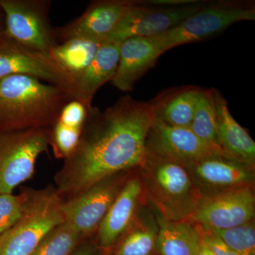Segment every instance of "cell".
I'll list each match as a JSON object with an SVG mask.
<instances>
[{
  "label": "cell",
  "mask_w": 255,
  "mask_h": 255,
  "mask_svg": "<svg viewBox=\"0 0 255 255\" xmlns=\"http://www.w3.org/2000/svg\"><path fill=\"white\" fill-rule=\"evenodd\" d=\"M156 246L161 255H196L201 243L199 231L186 223L159 219Z\"/></svg>",
  "instance_id": "18"
},
{
  "label": "cell",
  "mask_w": 255,
  "mask_h": 255,
  "mask_svg": "<svg viewBox=\"0 0 255 255\" xmlns=\"http://www.w3.org/2000/svg\"><path fill=\"white\" fill-rule=\"evenodd\" d=\"M138 2L136 0L91 1L80 16L63 26H55L54 33L58 44L76 38L106 42L126 15Z\"/></svg>",
  "instance_id": "10"
},
{
  "label": "cell",
  "mask_w": 255,
  "mask_h": 255,
  "mask_svg": "<svg viewBox=\"0 0 255 255\" xmlns=\"http://www.w3.org/2000/svg\"><path fill=\"white\" fill-rule=\"evenodd\" d=\"M205 4L204 1H196L181 6H158L139 1L106 42L122 43L134 37L151 38L158 36L177 26Z\"/></svg>",
  "instance_id": "9"
},
{
  "label": "cell",
  "mask_w": 255,
  "mask_h": 255,
  "mask_svg": "<svg viewBox=\"0 0 255 255\" xmlns=\"http://www.w3.org/2000/svg\"><path fill=\"white\" fill-rule=\"evenodd\" d=\"M187 167L199 182L212 187L228 189L241 187L254 178L253 167L220 156L203 159Z\"/></svg>",
  "instance_id": "16"
},
{
  "label": "cell",
  "mask_w": 255,
  "mask_h": 255,
  "mask_svg": "<svg viewBox=\"0 0 255 255\" xmlns=\"http://www.w3.org/2000/svg\"><path fill=\"white\" fill-rule=\"evenodd\" d=\"M58 191H30L17 222L0 235V255H31L42 240L65 223Z\"/></svg>",
  "instance_id": "3"
},
{
  "label": "cell",
  "mask_w": 255,
  "mask_h": 255,
  "mask_svg": "<svg viewBox=\"0 0 255 255\" xmlns=\"http://www.w3.org/2000/svg\"><path fill=\"white\" fill-rule=\"evenodd\" d=\"M86 107L78 101H70L64 107L58 122L67 127L82 129L86 120Z\"/></svg>",
  "instance_id": "28"
},
{
  "label": "cell",
  "mask_w": 255,
  "mask_h": 255,
  "mask_svg": "<svg viewBox=\"0 0 255 255\" xmlns=\"http://www.w3.org/2000/svg\"><path fill=\"white\" fill-rule=\"evenodd\" d=\"M146 147L147 153L184 167L216 156L230 159L224 151L201 140L189 128L169 125L155 116Z\"/></svg>",
  "instance_id": "7"
},
{
  "label": "cell",
  "mask_w": 255,
  "mask_h": 255,
  "mask_svg": "<svg viewBox=\"0 0 255 255\" xmlns=\"http://www.w3.org/2000/svg\"><path fill=\"white\" fill-rule=\"evenodd\" d=\"M5 31V16L4 11L0 6V41L4 37Z\"/></svg>",
  "instance_id": "30"
},
{
  "label": "cell",
  "mask_w": 255,
  "mask_h": 255,
  "mask_svg": "<svg viewBox=\"0 0 255 255\" xmlns=\"http://www.w3.org/2000/svg\"><path fill=\"white\" fill-rule=\"evenodd\" d=\"M50 0H0L4 37L29 49L49 54L58 45L49 17Z\"/></svg>",
  "instance_id": "6"
},
{
  "label": "cell",
  "mask_w": 255,
  "mask_h": 255,
  "mask_svg": "<svg viewBox=\"0 0 255 255\" xmlns=\"http://www.w3.org/2000/svg\"><path fill=\"white\" fill-rule=\"evenodd\" d=\"M156 241L157 235L152 228L137 230L126 238L114 255H150Z\"/></svg>",
  "instance_id": "25"
},
{
  "label": "cell",
  "mask_w": 255,
  "mask_h": 255,
  "mask_svg": "<svg viewBox=\"0 0 255 255\" xmlns=\"http://www.w3.org/2000/svg\"><path fill=\"white\" fill-rule=\"evenodd\" d=\"M201 239L214 255H237L209 228L203 227Z\"/></svg>",
  "instance_id": "29"
},
{
  "label": "cell",
  "mask_w": 255,
  "mask_h": 255,
  "mask_svg": "<svg viewBox=\"0 0 255 255\" xmlns=\"http://www.w3.org/2000/svg\"><path fill=\"white\" fill-rule=\"evenodd\" d=\"M141 194L140 181L132 179L124 186L100 225L99 243L107 248L117 241L131 221Z\"/></svg>",
  "instance_id": "17"
},
{
  "label": "cell",
  "mask_w": 255,
  "mask_h": 255,
  "mask_svg": "<svg viewBox=\"0 0 255 255\" xmlns=\"http://www.w3.org/2000/svg\"><path fill=\"white\" fill-rule=\"evenodd\" d=\"M163 54L151 38L134 37L121 43L119 61L112 85L124 92H131L137 80Z\"/></svg>",
  "instance_id": "13"
},
{
  "label": "cell",
  "mask_w": 255,
  "mask_h": 255,
  "mask_svg": "<svg viewBox=\"0 0 255 255\" xmlns=\"http://www.w3.org/2000/svg\"><path fill=\"white\" fill-rule=\"evenodd\" d=\"M73 255H92L91 253H90V251H87V250H82V251H80L77 252L76 253L73 254Z\"/></svg>",
  "instance_id": "32"
},
{
  "label": "cell",
  "mask_w": 255,
  "mask_h": 255,
  "mask_svg": "<svg viewBox=\"0 0 255 255\" xmlns=\"http://www.w3.org/2000/svg\"><path fill=\"white\" fill-rule=\"evenodd\" d=\"M255 198L247 186L231 188L207 198L196 210L194 219L204 228L223 230L251 222Z\"/></svg>",
  "instance_id": "12"
},
{
  "label": "cell",
  "mask_w": 255,
  "mask_h": 255,
  "mask_svg": "<svg viewBox=\"0 0 255 255\" xmlns=\"http://www.w3.org/2000/svg\"><path fill=\"white\" fill-rule=\"evenodd\" d=\"M73 101L60 87L24 75L0 79V131L51 128Z\"/></svg>",
  "instance_id": "2"
},
{
  "label": "cell",
  "mask_w": 255,
  "mask_h": 255,
  "mask_svg": "<svg viewBox=\"0 0 255 255\" xmlns=\"http://www.w3.org/2000/svg\"><path fill=\"white\" fill-rule=\"evenodd\" d=\"M196 255H214V254L209 251V248L204 244L201 239L200 246Z\"/></svg>",
  "instance_id": "31"
},
{
  "label": "cell",
  "mask_w": 255,
  "mask_h": 255,
  "mask_svg": "<svg viewBox=\"0 0 255 255\" xmlns=\"http://www.w3.org/2000/svg\"><path fill=\"white\" fill-rule=\"evenodd\" d=\"M82 129L67 127L57 122L51 127L50 145L53 146L55 155L67 158L76 148Z\"/></svg>",
  "instance_id": "26"
},
{
  "label": "cell",
  "mask_w": 255,
  "mask_h": 255,
  "mask_svg": "<svg viewBox=\"0 0 255 255\" xmlns=\"http://www.w3.org/2000/svg\"><path fill=\"white\" fill-rule=\"evenodd\" d=\"M189 128L206 143L221 148L218 135L217 117L212 90H200Z\"/></svg>",
  "instance_id": "21"
},
{
  "label": "cell",
  "mask_w": 255,
  "mask_h": 255,
  "mask_svg": "<svg viewBox=\"0 0 255 255\" xmlns=\"http://www.w3.org/2000/svg\"><path fill=\"white\" fill-rule=\"evenodd\" d=\"M82 236L63 223L42 240L31 255H70Z\"/></svg>",
  "instance_id": "23"
},
{
  "label": "cell",
  "mask_w": 255,
  "mask_h": 255,
  "mask_svg": "<svg viewBox=\"0 0 255 255\" xmlns=\"http://www.w3.org/2000/svg\"><path fill=\"white\" fill-rule=\"evenodd\" d=\"M12 75H28L43 80L60 87L72 99V74L61 68L49 54L29 49L4 37L0 41V79Z\"/></svg>",
  "instance_id": "8"
},
{
  "label": "cell",
  "mask_w": 255,
  "mask_h": 255,
  "mask_svg": "<svg viewBox=\"0 0 255 255\" xmlns=\"http://www.w3.org/2000/svg\"><path fill=\"white\" fill-rule=\"evenodd\" d=\"M217 117L220 145L230 159L249 167L255 163V142L246 129L231 115L227 102L218 90H212Z\"/></svg>",
  "instance_id": "15"
},
{
  "label": "cell",
  "mask_w": 255,
  "mask_h": 255,
  "mask_svg": "<svg viewBox=\"0 0 255 255\" xmlns=\"http://www.w3.org/2000/svg\"><path fill=\"white\" fill-rule=\"evenodd\" d=\"M51 128L0 131V194H12L34 172L37 159L50 145Z\"/></svg>",
  "instance_id": "5"
},
{
  "label": "cell",
  "mask_w": 255,
  "mask_h": 255,
  "mask_svg": "<svg viewBox=\"0 0 255 255\" xmlns=\"http://www.w3.org/2000/svg\"><path fill=\"white\" fill-rule=\"evenodd\" d=\"M157 158L159 163L155 168V179L159 189L173 199L187 195L191 188L190 177L187 169L176 162Z\"/></svg>",
  "instance_id": "22"
},
{
  "label": "cell",
  "mask_w": 255,
  "mask_h": 255,
  "mask_svg": "<svg viewBox=\"0 0 255 255\" xmlns=\"http://www.w3.org/2000/svg\"><path fill=\"white\" fill-rule=\"evenodd\" d=\"M113 176L92 184L63 202L65 223L82 236L100 226L123 188Z\"/></svg>",
  "instance_id": "11"
},
{
  "label": "cell",
  "mask_w": 255,
  "mask_h": 255,
  "mask_svg": "<svg viewBox=\"0 0 255 255\" xmlns=\"http://www.w3.org/2000/svg\"><path fill=\"white\" fill-rule=\"evenodd\" d=\"M28 191L21 195L0 194V235L12 227L22 215Z\"/></svg>",
  "instance_id": "27"
},
{
  "label": "cell",
  "mask_w": 255,
  "mask_h": 255,
  "mask_svg": "<svg viewBox=\"0 0 255 255\" xmlns=\"http://www.w3.org/2000/svg\"><path fill=\"white\" fill-rule=\"evenodd\" d=\"M255 20V8L248 3H206L201 9L163 33L151 37L162 53L182 45L203 41L234 23Z\"/></svg>",
  "instance_id": "4"
},
{
  "label": "cell",
  "mask_w": 255,
  "mask_h": 255,
  "mask_svg": "<svg viewBox=\"0 0 255 255\" xmlns=\"http://www.w3.org/2000/svg\"><path fill=\"white\" fill-rule=\"evenodd\" d=\"M213 231L237 255H255V229L251 222Z\"/></svg>",
  "instance_id": "24"
},
{
  "label": "cell",
  "mask_w": 255,
  "mask_h": 255,
  "mask_svg": "<svg viewBox=\"0 0 255 255\" xmlns=\"http://www.w3.org/2000/svg\"><path fill=\"white\" fill-rule=\"evenodd\" d=\"M154 119L152 105L128 95L102 112L95 107L87 111L78 145L57 175L58 193L72 197L102 179L143 164Z\"/></svg>",
  "instance_id": "1"
},
{
  "label": "cell",
  "mask_w": 255,
  "mask_h": 255,
  "mask_svg": "<svg viewBox=\"0 0 255 255\" xmlns=\"http://www.w3.org/2000/svg\"><path fill=\"white\" fill-rule=\"evenodd\" d=\"M200 90L186 89L169 97L162 105H152L155 117L174 127H190Z\"/></svg>",
  "instance_id": "20"
},
{
  "label": "cell",
  "mask_w": 255,
  "mask_h": 255,
  "mask_svg": "<svg viewBox=\"0 0 255 255\" xmlns=\"http://www.w3.org/2000/svg\"><path fill=\"white\" fill-rule=\"evenodd\" d=\"M121 43L105 42L97 51L90 65L80 73L73 75L72 99L86 107L92 108L96 92L115 75L119 61Z\"/></svg>",
  "instance_id": "14"
},
{
  "label": "cell",
  "mask_w": 255,
  "mask_h": 255,
  "mask_svg": "<svg viewBox=\"0 0 255 255\" xmlns=\"http://www.w3.org/2000/svg\"><path fill=\"white\" fill-rule=\"evenodd\" d=\"M105 41L76 38L59 43L49 55L61 68L75 75L87 68Z\"/></svg>",
  "instance_id": "19"
}]
</instances>
